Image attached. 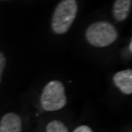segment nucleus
<instances>
[{"label": "nucleus", "mask_w": 132, "mask_h": 132, "mask_svg": "<svg viewBox=\"0 0 132 132\" xmlns=\"http://www.w3.org/2000/svg\"><path fill=\"white\" fill-rule=\"evenodd\" d=\"M77 13L76 0H62L55 9L52 18V27L57 34L65 33L73 24Z\"/></svg>", "instance_id": "nucleus-1"}, {"label": "nucleus", "mask_w": 132, "mask_h": 132, "mask_svg": "<svg viewBox=\"0 0 132 132\" xmlns=\"http://www.w3.org/2000/svg\"><path fill=\"white\" fill-rule=\"evenodd\" d=\"M118 32L113 25L106 21H98L91 24L86 31V38L91 45L105 47L114 42Z\"/></svg>", "instance_id": "nucleus-2"}, {"label": "nucleus", "mask_w": 132, "mask_h": 132, "mask_svg": "<svg viewBox=\"0 0 132 132\" xmlns=\"http://www.w3.org/2000/svg\"><path fill=\"white\" fill-rule=\"evenodd\" d=\"M67 99L64 86L59 81H52L44 87L40 97L43 109L46 111H57L65 106Z\"/></svg>", "instance_id": "nucleus-3"}, {"label": "nucleus", "mask_w": 132, "mask_h": 132, "mask_svg": "<svg viewBox=\"0 0 132 132\" xmlns=\"http://www.w3.org/2000/svg\"><path fill=\"white\" fill-rule=\"evenodd\" d=\"M22 123L18 114L7 113L0 121V132H21Z\"/></svg>", "instance_id": "nucleus-4"}, {"label": "nucleus", "mask_w": 132, "mask_h": 132, "mask_svg": "<svg viewBox=\"0 0 132 132\" xmlns=\"http://www.w3.org/2000/svg\"><path fill=\"white\" fill-rule=\"evenodd\" d=\"M113 81L116 87L125 94L132 93V71L128 69L116 73L113 77Z\"/></svg>", "instance_id": "nucleus-5"}, {"label": "nucleus", "mask_w": 132, "mask_h": 132, "mask_svg": "<svg viewBox=\"0 0 132 132\" xmlns=\"http://www.w3.org/2000/svg\"><path fill=\"white\" fill-rule=\"evenodd\" d=\"M131 7V0H116L113 6V15L118 21L126 19Z\"/></svg>", "instance_id": "nucleus-6"}, {"label": "nucleus", "mask_w": 132, "mask_h": 132, "mask_svg": "<svg viewBox=\"0 0 132 132\" xmlns=\"http://www.w3.org/2000/svg\"><path fill=\"white\" fill-rule=\"evenodd\" d=\"M47 132H69L65 124L60 120H52L46 126Z\"/></svg>", "instance_id": "nucleus-7"}, {"label": "nucleus", "mask_w": 132, "mask_h": 132, "mask_svg": "<svg viewBox=\"0 0 132 132\" xmlns=\"http://www.w3.org/2000/svg\"><path fill=\"white\" fill-rule=\"evenodd\" d=\"M5 64H6V59L5 55L3 54V53L0 52V82L2 81V75L5 69Z\"/></svg>", "instance_id": "nucleus-8"}, {"label": "nucleus", "mask_w": 132, "mask_h": 132, "mask_svg": "<svg viewBox=\"0 0 132 132\" xmlns=\"http://www.w3.org/2000/svg\"><path fill=\"white\" fill-rule=\"evenodd\" d=\"M73 132H93L92 129L87 126H81L76 128Z\"/></svg>", "instance_id": "nucleus-9"}, {"label": "nucleus", "mask_w": 132, "mask_h": 132, "mask_svg": "<svg viewBox=\"0 0 132 132\" xmlns=\"http://www.w3.org/2000/svg\"><path fill=\"white\" fill-rule=\"evenodd\" d=\"M129 50H130V52H132V42L131 40V42H130V45H129Z\"/></svg>", "instance_id": "nucleus-10"}]
</instances>
